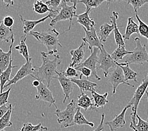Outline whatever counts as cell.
<instances>
[{"label":"cell","mask_w":148,"mask_h":131,"mask_svg":"<svg viewBox=\"0 0 148 131\" xmlns=\"http://www.w3.org/2000/svg\"><path fill=\"white\" fill-rule=\"evenodd\" d=\"M61 0H50L45 2V4L47 5L49 8L52 12H59L61 9Z\"/></svg>","instance_id":"cell-39"},{"label":"cell","mask_w":148,"mask_h":131,"mask_svg":"<svg viewBox=\"0 0 148 131\" xmlns=\"http://www.w3.org/2000/svg\"><path fill=\"white\" fill-rule=\"evenodd\" d=\"M77 105L78 107L83 108L85 111L89 110H95L91 99L85 93L81 94L77 97Z\"/></svg>","instance_id":"cell-24"},{"label":"cell","mask_w":148,"mask_h":131,"mask_svg":"<svg viewBox=\"0 0 148 131\" xmlns=\"http://www.w3.org/2000/svg\"><path fill=\"white\" fill-rule=\"evenodd\" d=\"M54 79H57L61 85L63 93H64V100H63V104H64L67 100H69L70 95L73 91L75 84L70 80L69 78L65 76L64 74V71H58L57 76H55Z\"/></svg>","instance_id":"cell-11"},{"label":"cell","mask_w":148,"mask_h":131,"mask_svg":"<svg viewBox=\"0 0 148 131\" xmlns=\"http://www.w3.org/2000/svg\"><path fill=\"white\" fill-rule=\"evenodd\" d=\"M20 20L22 21L23 23V35H26L27 34H30L31 32H32L34 29L36 27L37 25L40 24L42 22H45V20H47L48 19H50V16L48 15L42 18V19L38 20H28L24 19L22 15H19Z\"/></svg>","instance_id":"cell-17"},{"label":"cell","mask_w":148,"mask_h":131,"mask_svg":"<svg viewBox=\"0 0 148 131\" xmlns=\"http://www.w3.org/2000/svg\"><path fill=\"white\" fill-rule=\"evenodd\" d=\"M129 108V106L127 105L119 115H116L115 116V118L112 120L105 122V124L109 127L110 131H116V130L118 129L119 128H122V127H124L125 126V113L127 110V109Z\"/></svg>","instance_id":"cell-14"},{"label":"cell","mask_w":148,"mask_h":131,"mask_svg":"<svg viewBox=\"0 0 148 131\" xmlns=\"http://www.w3.org/2000/svg\"><path fill=\"white\" fill-rule=\"evenodd\" d=\"M14 41H15V37L13 36L11 40V44H10V49L8 52H4L0 48V73L4 71L8 68V66L10 64V61L12 59V47L14 44Z\"/></svg>","instance_id":"cell-16"},{"label":"cell","mask_w":148,"mask_h":131,"mask_svg":"<svg viewBox=\"0 0 148 131\" xmlns=\"http://www.w3.org/2000/svg\"><path fill=\"white\" fill-rule=\"evenodd\" d=\"M78 107L75 100H72L64 110L56 109L54 114L57 116V121L61 128H68L75 126L74 117Z\"/></svg>","instance_id":"cell-4"},{"label":"cell","mask_w":148,"mask_h":131,"mask_svg":"<svg viewBox=\"0 0 148 131\" xmlns=\"http://www.w3.org/2000/svg\"><path fill=\"white\" fill-rule=\"evenodd\" d=\"M105 115L104 113H103V114H101V119L100 124L98 125V126L93 131H105L104 126H103L104 120H105Z\"/></svg>","instance_id":"cell-44"},{"label":"cell","mask_w":148,"mask_h":131,"mask_svg":"<svg viewBox=\"0 0 148 131\" xmlns=\"http://www.w3.org/2000/svg\"><path fill=\"white\" fill-rule=\"evenodd\" d=\"M36 88L37 92L36 97H35L36 100L48 102L49 104V107L54 105L56 109L58 108L56 105V100L52 95V91L49 89V87L46 84L40 81V84Z\"/></svg>","instance_id":"cell-12"},{"label":"cell","mask_w":148,"mask_h":131,"mask_svg":"<svg viewBox=\"0 0 148 131\" xmlns=\"http://www.w3.org/2000/svg\"><path fill=\"white\" fill-rule=\"evenodd\" d=\"M91 51V54L84 62H82L80 63L79 64L76 66L74 68L77 69L79 68H82V67H84V68H88L90 69L92 72V75L91 76H93L97 80H101L100 78L98 76L97 73V64L98 63V51H100L99 49L97 47H94L93 49H89Z\"/></svg>","instance_id":"cell-9"},{"label":"cell","mask_w":148,"mask_h":131,"mask_svg":"<svg viewBox=\"0 0 148 131\" xmlns=\"http://www.w3.org/2000/svg\"><path fill=\"white\" fill-rule=\"evenodd\" d=\"M14 36L12 29L5 27L3 25L2 21L0 22V41H5L9 42L11 41L12 37Z\"/></svg>","instance_id":"cell-29"},{"label":"cell","mask_w":148,"mask_h":131,"mask_svg":"<svg viewBox=\"0 0 148 131\" xmlns=\"http://www.w3.org/2000/svg\"><path fill=\"white\" fill-rule=\"evenodd\" d=\"M85 45V42L82 41V44L79 45V47L76 49H73L70 51V54L71 55V62L69 64V67L75 68L82 62L84 57Z\"/></svg>","instance_id":"cell-15"},{"label":"cell","mask_w":148,"mask_h":131,"mask_svg":"<svg viewBox=\"0 0 148 131\" xmlns=\"http://www.w3.org/2000/svg\"><path fill=\"white\" fill-rule=\"evenodd\" d=\"M116 64L122 69L125 77V80L127 82L128 80H133L135 82H137V73L130 68L129 64L127 62L118 63L117 62H116Z\"/></svg>","instance_id":"cell-25"},{"label":"cell","mask_w":148,"mask_h":131,"mask_svg":"<svg viewBox=\"0 0 148 131\" xmlns=\"http://www.w3.org/2000/svg\"><path fill=\"white\" fill-rule=\"evenodd\" d=\"M3 2L5 4V5H6L7 8H8L9 6L14 5V3H15L13 1H3Z\"/></svg>","instance_id":"cell-45"},{"label":"cell","mask_w":148,"mask_h":131,"mask_svg":"<svg viewBox=\"0 0 148 131\" xmlns=\"http://www.w3.org/2000/svg\"><path fill=\"white\" fill-rule=\"evenodd\" d=\"M0 131H6V130H0Z\"/></svg>","instance_id":"cell-49"},{"label":"cell","mask_w":148,"mask_h":131,"mask_svg":"<svg viewBox=\"0 0 148 131\" xmlns=\"http://www.w3.org/2000/svg\"><path fill=\"white\" fill-rule=\"evenodd\" d=\"M90 11H86L84 13L76 15L75 17L77 18L76 23H79L82 27L84 28L86 30L90 31L92 28L95 27V21L90 17Z\"/></svg>","instance_id":"cell-19"},{"label":"cell","mask_w":148,"mask_h":131,"mask_svg":"<svg viewBox=\"0 0 148 131\" xmlns=\"http://www.w3.org/2000/svg\"><path fill=\"white\" fill-rule=\"evenodd\" d=\"M64 74L66 77L70 78H76V79H79L80 73H78L77 71L74 68L71 67H68L67 69L64 71Z\"/></svg>","instance_id":"cell-38"},{"label":"cell","mask_w":148,"mask_h":131,"mask_svg":"<svg viewBox=\"0 0 148 131\" xmlns=\"http://www.w3.org/2000/svg\"><path fill=\"white\" fill-rule=\"evenodd\" d=\"M136 119H137V123L134 127H131L130 128L134 131H148V122L143 120L140 117L138 114L136 115Z\"/></svg>","instance_id":"cell-35"},{"label":"cell","mask_w":148,"mask_h":131,"mask_svg":"<svg viewBox=\"0 0 148 131\" xmlns=\"http://www.w3.org/2000/svg\"><path fill=\"white\" fill-rule=\"evenodd\" d=\"M30 34L47 47V51L45 52L48 56L54 55L57 53L58 46L62 47V45L58 39L59 33L55 29H49L40 32L32 31Z\"/></svg>","instance_id":"cell-2"},{"label":"cell","mask_w":148,"mask_h":131,"mask_svg":"<svg viewBox=\"0 0 148 131\" xmlns=\"http://www.w3.org/2000/svg\"><path fill=\"white\" fill-rule=\"evenodd\" d=\"M107 1L105 0H84V1H77V3H83L86 6V11H90L92 8H98L102 3L105 2ZM108 4L111 3L110 1H107Z\"/></svg>","instance_id":"cell-32"},{"label":"cell","mask_w":148,"mask_h":131,"mask_svg":"<svg viewBox=\"0 0 148 131\" xmlns=\"http://www.w3.org/2000/svg\"><path fill=\"white\" fill-rule=\"evenodd\" d=\"M12 62L13 59H12L8 68L4 71L0 73V93H3V90H4V86L6 85V83L7 82L8 83L10 81L12 69L13 68H18V66H13Z\"/></svg>","instance_id":"cell-21"},{"label":"cell","mask_w":148,"mask_h":131,"mask_svg":"<svg viewBox=\"0 0 148 131\" xmlns=\"http://www.w3.org/2000/svg\"><path fill=\"white\" fill-rule=\"evenodd\" d=\"M91 93L92 98L95 102L94 108L95 109L98 108H103L108 103L107 100V97L108 95V92H105L103 95H100L97 93L96 90H94L91 92Z\"/></svg>","instance_id":"cell-23"},{"label":"cell","mask_w":148,"mask_h":131,"mask_svg":"<svg viewBox=\"0 0 148 131\" xmlns=\"http://www.w3.org/2000/svg\"><path fill=\"white\" fill-rule=\"evenodd\" d=\"M136 19L139 22V32L140 36L146 38L148 40V25L140 19L137 12L136 13ZM148 45V44H147Z\"/></svg>","instance_id":"cell-34"},{"label":"cell","mask_w":148,"mask_h":131,"mask_svg":"<svg viewBox=\"0 0 148 131\" xmlns=\"http://www.w3.org/2000/svg\"><path fill=\"white\" fill-rule=\"evenodd\" d=\"M98 63L99 64V66L97 67V69L103 71L105 78L107 77L109 69L110 68H114L117 66L116 62L112 59L110 54H109L105 50L103 45H101V48L100 50V54L98 56Z\"/></svg>","instance_id":"cell-8"},{"label":"cell","mask_w":148,"mask_h":131,"mask_svg":"<svg viewBox=\"0 0 148 131\" xmlns=\"http://www.w3.org/2000/svg\"><path fill=\"white\" fill-rule=\"evenodd\" d=\"M148 87V73L144 76L140 85L137 87V90L134 92V96L127 104L130 107H132V112L130 114L131 116V122H130V127H134L136 125V115L138 106L140 100L143 98L144 94L146 93Z\"/></svg>","instance_id":"cell-5"},{"label":"cell","mask_w":148,"mask_h":131,"mask_svg":"<svg viewBox=\"0 0 148 131\" xmlns=\"http://www.w3.org/2000/svg\"><path fill=\"white\" fill-rule=\"evenodd\" d=\"M2 22L5 27L12 29L14 24V22H15V20H14V19L13 17L8 15L6 16L4 19H3V20H2Z\"/></svg>","instance_id":"cell-41"},{"label":"cell","mask_w":148,"mask_h":131,"mask_svg":"<svg viewBox=\"0 0 148 131\" xmlns=\"http://www.w3.org/2000/svg\"><path fill=\"white\" fill-rule=\"evenodd\" d=\"M76 1H64V0L61 1V5H60L61 9L56 17L51 20L50 26L54 27L55 25L59 22L69 20V28L64 32L71 30L73 18L75 17L76 15Z\"/></svg>","instance_id":"cell-3"},{"label":"cell","mask_w":148,"mask_h":131,"mask_svg":"<svg viewBox=\"0 0 148 131\" xmlns=\"http://www.w3.org/2000/svg\"><path fill=\"white\" fill-rule=\"evenodd\" d=\"M40 84V81H38L37 80H35L33 82H32V85L33 86L37 88L38 85Z\"/></svg>","instance_id":"cell-46"},{"label":"cell","mask_w":148,"mask_h":131,"mask_svg":"<svg viewBox=\"0 0 148 131\" xmlns=\"http://www.w3.org/2000/svg\"><path fill=\"white\" fill-rule=\"evenodd\" d=\"M114 24L112 23L109 25L107 23H105L102 24L100 31L98 32V37H99V39L101 42H106L107 38L109 37V35L114 31Z\"/></svg>","instance_id":"cell-26"},{"label":"cell","mask_w":148,"mask_h":131,"mask_svg":"<svg viewBox=\"0 0 148 131\" xmlns=\"http://www.w3.org/2000/svg\"><path fill=\"white\" fill-rule=\"evenodd\" d=\"M132 51H127L125 49V45L117 46L115 50L110 54L112 59L115 62H117L119 60H122L124 56L132 54Z\"/></svg>","instance_id":"cell-28"},{"label":"cell","mask_w":148,"mask_h":131,"mask_svg":"<svg viewBox=\"0 0 148 131\" xmlns=\"http://www.w3.org/2000/svg\"><path fill=\"white\" fill-rule=\"evenodd\" d=\"M12 112L13 107L12 105L8 110V112L2 117L1 119H0V130H4L6 127H11L13 125V123L11 121Z\"/></svg>","instance_id":"cell-31"},{"label":"cell","mask_w":148,"mask_h":131,"mask_svg":"<svg viewBox=\"0 0 148 131\" xmlns=\"http://www.w3.org/2000/svg\"><path fill=\"white\" fill-rule=\"evenodd\" d=\"M44 126H42V123H39L38 124L34 126L31 123L27 122L23 123L20 131H40L43 129Z\"/></svg>","instance_id":"cell-36"},{"label":"cell","mask_w":148,"mask_h":131,"mask_svg":"<svg viewBox=\"0 0 148 131\" xmlns=\"http://www.w3.org/2000/svg\"><path fill=\"white\" fill-rule=\"evenodd\" d=\"M107 78L112 85L113 95L115 94L118 86L121 84H124L129 86L134 87V86L132 85L131 84L125 81L122 70L118 65L116 66L114 68H113V70L111 72L108 73Z\"/></svg>","instance_id":"cell-7"},{"label":"cell","mask_w":148,"mask_h":131,"mask_svg":"<svg viewBox=\"0 0 148 131\" xmlns=\"http://www.w3.org/2000/svg\"><path fill=\"white\" fill-rule=\"evenodd\" d=\"M12 105V104H10L8 105L6 104L0 107V119H1L2 117L7 112H8V110L10 109V107H11Z\"/></svg>","instance_id":"cell-43"},{"label":"cell","mask_w":148,"mask_h":131,"mask_svg":"<svg viewBox=\"0 0 148 131\" xmlns=\"http://www.w3.org/2000/svg\"><path fill=\"white\" fill-rule=\"evenodd\" d=\"M33 10L35 12L40 15L51 12V10L49 8L47 5L42 1H36L35 2L33 5Z\"/></svg>","instance_id":"cell-33"},{"label":"cell","mask_w":148,"mask_h":131,"mask_svg":"<svg viewBox=\"0 0 148 131\" xmlns=\"http://www.w3.org/2000/svg\"><path fill=\"white\" fill-rule=\"evenodd\" d=\"M12 88H10L8 90H6L3 93H0V107L6 105L8 103V97Z\"/></svg>","instance_id":"cell-40"},{"label":"cell","mask_w":148,"mask_h":131,"mask_svg":"<svg viewBox=\"0 0 148 131\" xmlns=\"http://www.w3.org/2000/svg\"><path fill=\"white\" fill-rule=\"evenodd\" d=\"M136 47L132 51V54L126 56L125 62L130 64H143L144 62H148V52L146 49V45H143L139 37L134 38Z\"/></svg>","instance_id":"cell-6"},{"label":"cell","mask_w":148,"mask_h":131,"mask_svg":"<svg viewBox=\"0 0 148 131\" xmlns=\"http://www.w3.org/2000/svg\"><path fill=\"white\" fill-rule=\"evenodd\" d=\"M26 40L27 36L26 35H23V36L20 38V44L16 46L15 49L19 52L20 54L26 60V61H28L30 58L29 52V49H28V47L26 44Z\"/></svg>","instance_id":"cell-27"},{"label":"cell","mask_w":148,"mask_h":131,"mask_svg":"<svg viewBox=\"0 0 148 131\" xmlns=\"http://www.w3.org/2000/svg\"><path fill=\"white\" fill-rule=\"evenodd\" d=\"M119 18V13L116 12H113L112 15L110 16V23L114 24V29L113 32L114 34V38L115 43L117 46L125 45V42L123 39L122 35L119 30L118 25L117 24V20Z\"/></svg>","instance_id":"cell-20"},{"label":"cell","mask_w":148,"mask_h":131,"mask_svg":"<svg viewBox=\"0 0 148 131\" xmlns=\"http://www.w3.org/2000/svg\"><path fill=\"white\" fill-rule=\"evenodd\" d=\"M42 64L39 67L34 66V71L31 76L41 81L49 87L52 79L57 76L58 66L61 64V60L59 55H55L53 59L49 58V56L45 52H42Z\"/></svg>","instance_id":"cell-1"},{"label":"cell","mask_w":148,"mask_h":131,"mask_svg":"<svg viewBox=\"0 0 148 131\" xmlns=\"http://www.w3.org/2000/svg\"><path fill=\"white\" fill-rule=\"evenodd\" d=\"M83 29L84 30V32H85L86 36L82 38V41L88 44L89 49L97 47L99 50H100L101 45L103 44L101 43V41L99 39V37L98 36L96 29H95V27L92 28L90 31L86 30L83 27Z\"/></svg>","instance_id":"cell-13"},{"label":"cell","mask_w":148,"mask_h":131,"mask_svg":"<svg viewBox=\"0 0 148 131\" xmlns=\"http://www.w3.org/2000/svg\"><path fill=\"white\" fill-rule=\"evenodd\" d=\"M137 34L139 35V27L137 24L134 21L132 17H129L127 19V23L126 25V29L124 34L122 35L124 40H130V36L133 34Z\"/></svg>","instance_id":"cell-22"},{"label":"cell","mask_w":148,"mask_h":131,"mask_svg":"<svg viewBox=\"0 0 148 131\" xmlns=\"http://www.w3.org/2000/svg\"><path fill=\"white\" fill-rule=\"evenodd\" d=\"M76 69L77 71L80 72V74H82V76H84L85 77H86L87 78H89L92 75V72H91V71L88 68H84V67L77 68Z\"/></svg>","instance_id":"cell-42"},{"label":"cell","mask_w":148,"mask_h":131,"mask_svg":"<svg viewBox=\"0 0 148 131\" xmlns=\"http://www.w3.org/2000/svg\"><path fill=\"white\" fill-rule=\"evenodd\" d=\"M146 93L147 95V101H148V91H146ZM147 122H148V116H147Z\"/></svg>","instance_id":"cell-48"},{"label":"cell","mask_w":148,"mask_h":131,"mask_svg":"<svg viewBox=\"0 0 148 131\" xmlns=\"http://www.w3.org/2000/svg\"><path fill=\"white\" fill-rule=\"evenodd\" d=\"M125 2L127 4L131 5L134 12L136 13L140 8H141L146 3H148V0H128L125 1Z\"/></svg>","instance_id":"cell-37"},{"label":"cell","mask_w":148,"mask_h":131,"mask_svg":"<svg viewBox=\"0 0 148 131\" xmlns=\"http://www.w3.org/2000/svg\"><path fill=\"white\" fill-rule=\"evenodd\" d=\"M74 123H75V125L77 126L86 125L90 126V127H94V123L90 121H88V120L85 118L84 115L81 112L79 107L77 108L75 115V117H74Z\"/></svg>","instance_id":"cell-30"},{"label":"cell","mask_w":148,"mask_h":131,"mask_svg":"<svg viewBox=\"0 0 148 131\" xmlns=\"http://www.w3.org/2000/svg\"><path fill=\"white\" fill-rule=\"evenodd\" d=\"M47 130H48V128H47V127H43V129H41L40 131H47Z\"/></svg>","instance_id":"cell-47"},{"label":"cell","mask_w":148,"mask_h":131,"mask_svg":"<svg viewBox=\"0 0 148 131\" xmlns=\"http://www.w3.org/2000/svg\"><path fill=\"white\" fill-rule=\"evenodd\" d=\"M32 58H30L29 61H26V63L22 66L13 78L10 80L8 83L6 84V85L4 86V90L6 88L12 86L13 84H16L19 81L22 80L24 78L28 76H31L33 74L34 68L32 65Z\"/></svg>","instance_id":"cell-10"},{"label":"cell","mask_w":148,"mask_h":131,"mask_svg":"<svg viewBox=\"0 0 148 131\" xmlns=\"http://www.w3.org/2000/svg\"><path fill=\"white\" fill-rule=\"evenodd\" d=\"M72 82L76 84L79 88V90L81 91V94L85 93L86 91H92L93 90H95L98 85L97 83H95L92 81H90L89 80H83V79H76V78H69Z\"/></svg>","instance_id":"cell-18"}]
</instances>
